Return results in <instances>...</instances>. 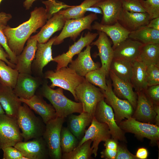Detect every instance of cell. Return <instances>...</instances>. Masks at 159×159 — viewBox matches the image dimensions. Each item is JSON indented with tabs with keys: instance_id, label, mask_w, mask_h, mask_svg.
Here are the masks:
<instances>
[{
	"instance_id": "obj_19",
	"label": "cell",
	"mask_w": 159,
	"mask_h": 159,
	"mask_svg": "<svg viewBox=\"0 0 159 159\" xmlns=\"http://www.w3.org/2000/svg\"><path fill=\"white\" fill-rule=\"evenodd\" d=\"M19 100L39 115L45 124L57 117L55 110L52 104L47 103L39 94H35L29 99L19 98Z\"/></svg>"
},
{
	"instance_id": "obj_32",
	"label": "cell",
	"mask_w": 159,
	"mask_h": 159,
	"mask_svg": "<svg viewBox=\"0 0 159 159\" xmlns=\"http://www.w3.org/2000/svg\"><path fill=\"white\" fill-rule=\"evenodd\" d=\"M137 60L147 67L159 66V44L143 45Z\"/></svg>"
},
{
	"instance_id": "obj_22",
	"label": "cell",
	"mask_w": 159,
	"mask_h": 159,
	"mask_svg": "<svg viewBox=\"0 0 159 159\" xmlns=\"http://www.w3.org/2000/svg\"><path fill=\"white\" fill-rule=\"evenodd\" d=\"M92 6H97L101 9L103 16L100 23L106 25L117 22L123 10L122 0H101Z\"/></svg>"
},
{
	"instance_id": "obj_35",
	"label": "cell",
	"mask_w": 159,
	"mask_h": 159,
	"mask_svg": "<svg viewBox=\"0 0 159 159\" xmlns=\"http://www.w3.org/2000/svg\"><path fill=\"white\" fill-rule=\"evenodd\" d=\"M19 73L15 69L0 60V84L12 88L15 87Z\"/></svg>"
},
{
	"instance_id": "obj_14",
	"label": "cell",
	"mask_w": 159,
	"mask_h": 159,
	"mask_svg": "<svg viewBox=\"0 0 159 159\" xmlns=\"http://www.w3.org/2000/svg\"><path fill=\"white\" fill-rule=\"evenodd\" d=\"M57 37H52L45 43H37L31 67L32 74L33 73L35 76L43 77V68L50 62L53 61L52 48Z\"/></svg>"
},
{
	"instance_id": "obj_21",
	"label": "cell",
	"mask_w": 159,
	"mask_h": 159,
	"mask_svg": "<svg viewBox=\"0 0 159 159\" xmlns=\"http://www.w3.org/2000/svg\"><path fill=\"white\" fill-rule=\"evenodd\" d=\"M91 48L90 45L87 46L75 59L69 63V67L81 77H84L88 72L100 68V63L94 62L91 58Z\"/></svg>"
},
{
	"instance_id": "obj_17",
	"label": "cell",
	"mask_w": 159,
	"mask_h": 159,
	"mask_svg": "<svg viewBox=\"0 0 159 159\" xmlns=\"http://www.w3.org/2000/svg\"><path fill=\"white\" fill-rule=\"evenodd\" d=\"M99 36L97 39L91 44L97 46L98 50L97 55L99 56L102 65L100 69L105 73L106 76L109 75L110 66L113 59V49L107 35L104 32L97 31Z\"/></svg>"
},
{
	"instance_id": "obj_15",
	"label": "cell",
	"mask_w": 159,
	"mask_h": 159,
	"mask_svg": "<svg viewBox=\"0 0 159 159\" xmlns=\"http://www.w3.org/2000/svg\"><path fill=\"white\" fill-rule=\"evenodd\" d=\"M43 82L42 78L26 73H19L13 91L19 97L30 99L35 94L36 91Z\"/></svg>"
},
{
	"instance_id": "obj_12",
	"label": "cell",
	"mask_w": 159,
	"mask_h": 159,
	"mask_svg": "<svg viewBox=\"0 0 159 159\" xmlns=\"http://www.w3.org/2000/svg\"><path fill=\"white\" fill-rule=\"evenodd\" d=\"M98 33H92L88 32L84 37L83 34L77 41L69 47L68 50L53 58V62L57 63L56 69L67 67L72 60L73 57L78 54L82 49L88 45H90L98 35Z\"/></svg>"
},
{
	"instance_id": "obj_20",
	"label": "cell",
	"mask_w": 159,
	"mask_h": 159,
	"mask_svg": "<svg viewBox=\"0 0 159 159\" xmlns=\"http://www.w3.org/2000/svg\"><path fill=\"white\" fill-rule=\"evenodd\" d=\"M143 44L128 38L113 49V59L132 62L137 60Z\"/></svg>"
},
{
	"instance_id": "obj_39",
	"label": "cell",
	"mask_w": 159,
	"mask_h": 159,
	"mask_svg": "<svg viewBox=\"0 0 159 159\" xmlns=\"http://www.w3.org/2000/svg\"><path fill=\"white\" fill-rule=\"evenodd\" d=\"M45 6L47 19L51 18L55 13L60 11L63 9L71 7L73 6L67 5L63 2L55 0H48L42 1Z\"/></svg>"
},
{
	"instance_id": "obj_30",
	"label": "cell",
	"mask_w": 159,
	"mask_h": 159,
	"mask_svg": "<svg viewBox=\"0 0 159 159\" xmlns=\"http://www.w3.org/2000/svg\"><path fill=\"white\" fill-rule=\"evenodd\" d=\"M128 38L143 45L159 44V30L144 26L130 32Z\"/></svg>"
},
{
	"instance_id": "obj_28",
	"label": "cell",
	"mask_w": 159,
	"mask_h": 159,
	"mask_svg": "<svg viewBox=\"0 0 159 159\" xmlns=\"http://www.w3.org/2000/svg\"><path fill=\"white\" fill-rule=\"evenodd\" d=\"M137 93V104L134 118L145 122L151 121L155 120L156 114L154 109V104L144 92L141 91Z\"/></svg>"
},
{
	"instance_id": "obj_37",
	"label": "cell",
	"mask_w": 159,
	"mask_h": 159,
	"mask_svg": "<svg viewBox=\"0 0 159 159\" xmlns=\"http://www.w3.org/2000/svg\"><path fill=\"white\" fill-rule=\"evenodd\" d=\"M92 141L89 140L81 145L76 147L71 152L63 153L62 158L63 159H89L91 158L92 150L91 146Z\"/></svg>"
},
{
	"instance_id": "obj_36",
	"label": "cell",
	"mask_w": 159,
	"mask_h": 159,
	"mask_svg": "<svg viewBox=\"0 0 159 159\" xmlns=\"http://www.w3.org/2000/svg\"><path fill=\"white\" fill-rule=\"evenodd\" d=\"M79 142L67 127H62L60 134V146L62 154L72 151L77 147Z\"/></svg>"
},
{
	"instance_id": "obj_46",
	"label": "cell",
	"mask_w": 159,
	"mask_h": 159,
	"mask_svg": "<svg viewBox=\"0 0 159 159\" xmlns=\"http://www.w3.org/2000/svg\"><path fill=\"white\" fill-rule=\"evenodd\" d=\"M116 159H136L135 155L131 153L126 148L121 146H118Z\"/></svg>"
},
{
	"instance_id": "obj_43",
	"label": "cell",
	"mask_w": 159,
	"mask_h": 159,
	"mask_svg": "<svg viewBox=\"0 0 159 159\" xmlns=\"http://www.w3.org/2000/svg\"><path fill=\"white\" fill-rule=\"evenodd\" d=\"M123 9L132 12H146L140 0H122Z\"/></svg>"
},
{
	"instance_id": "obj_4",
	"label": "cell",
	"mask_w": 159,
	"mask_h": 159,
	"mask_svg": "<svg viewBox=\"0 0 159 159\" xmlns=\"http://www.w3.org/2000/svg\"><path fill=\"white\" fill-rule=\"evenodd\" d=\"M45 78L49 79L52 88L59 87L69 91L75 100L78 101L75 90L76 87L85 79L84 77L78 75L74 70L66 67L54 70L47 71L44 75Z\"/></svg>"
},
{
	"instance_id": "obj_23",
	"label": "cell",
	"mask_w": 159,
	"mask_h": 159,
	"mask_svg": "<svg viewBox=\"0 0 159 159\" xmlns=\"http://www.w3.org/2000/svg\"><path fill=\"white\" fill-rule=\"evenodd\" d=\"M22 103L12 88L0 84V103L5 114L16 118Z\"/></svg>"
},
{
	"instance_id": "obj_38",
	"label": "cell",
	"mask_w": 159,
	"mask_h": 159,
	"mask_svg": "<svg viewBox=\"0 0 159 159\" xmlns=\"http://www.w3.org/2000/svg\"><path fill=\"white\" fill-rule=\"evenodd\" d=\"M85 80L92 84L96 86L102 90L106 91L108 89L106 75L100 67L88 72L85 76Z\"/></svg>"
},
{
	"instance_id": "obj_2",
	"label": "cell",
	"mask_w": 159,
	"mask_h": 159,
	"mask_svg": "<svg viewBox=\"0 0 159 159\" xmlns=\"http://www.w3.org/2000/svg\"><path fill=\"white\" fill-rule=\"evenodd\" d=\"M38 94L50 102L55 110L57 117L64 118L71 114L80 113L83 111L81 103L73 101L67 98L64 95L62 88L59 87L56 89L51 88L47 81L43 82Z\"/></svg>"
},
{
	"instance_id": "obj_48",
	"label": "cell",
	"mask_w": 159,
	"mask_h": 159,
	"mask_svg": "<svg viewBox=\"0 0 159 159\" xmlns=\"http://www.w3.org/2000/svg\"><path fill=\"white\" fill-rule=\"evenodd\" d=\"M8 58L9 59L8 54L3 49V48L0 44V60L4 62L8 66L15 69L16 64L11 63L9 61V60L8 59Z\"/></svg>"
},
{
	"instance_id": "obj_24",
	"label": "cell",
	"mask_w": 159,
	"mask_h": 159,
	"mask_svg": "<svg viewBox=\"0 0 159 159\" xmlns=\"http://www.w3.org/2000/svg\"><path fill=\"white\" fill-rule=\"evenodd\" d=\"M109 75L112 82V90L115 95L120 99L128 100L135 109L137 104V97L133 90L131 83L120 79L110 70Z\"/></svg>"
},
{
	"instance_id": "obj_16",
	"label": "cell",
	"mask_w": 159,
	"mask_h": 159,
	"mask_svg": "<svg viewBox=\"0 0 159 159\" xmlns=\"http://www.w3.org/2000/svg\"><path fill=\"white\" fill-rule=\"evenodd\" d=\"M28 159H47L49 158L45 141L42 137L32 140L18 142L14 146Z\"/></svg>"
},
{
	"instance_id": "obj_52",
	"label": "cell",
	"mask_w": 159,
	"mask_h": 159,
	"mask_svg": "<svg viewBox=\"0 0 159 159\" xmlns=\"http://www.w3.org/2000/svg\"><path fill=\"white\" fill-rule=\"evenodd\" d=\"M147 26L149 27L159 30V17L151 20Z\"/></svg>"
},
{
	"instance_id": "obj_47",
	"label": "cell",
	"mask_w": 159,
	"mask_h": 159,
	"mask_svg": "<svg viewBox=\"0 0 159 159\" xmlns=\"http://www.w3.org/2000/svg\"><path fill=\"white\" fill-rule=\"evenodd\" d=\"M117 153V149H111L106 148L101 152V157L109 159H115Z\"/></svg>"
},
{
	"instance_id": "obj_44",
	"label": "cell",
	"mask_w": 159,
	"mask_h": 159,
	"mask_svg": "<svg viewBox=\"0 0 159 159\" xmlns=\"http://www.w3.org/2000/svg\"><path fill=\"white\" fill-rule=\"evenodd\" d=\"M1 149L3 152V159H28L14 146L6 147Z\"/></svg>"
},
{
	"instance_id": "obj_29",
	"label": "cell",
	"mask_w": 159,
	"mask_h": 159,
	"mask_svg": "<svg viewBox=\"0 0 159 159\" xmlns=\"http://www.w3.org/2000/svg\"><path fill=\"white\" fill-rule=\"evenodd\" d=\"M92 117L88 113L82 111L78 115H69L67 128L80 141L83 137L86 127L91 123Z\"/></svg>"
},
{
	"instance_id": "obj_42",
	"label": "cell",
	"mask_w": 159,
	"mask_h": 159,
	"mask_svg": "<svg viewBox=\"0 0 159 159\" xmlns=\"http://www.w3.org/2000/svg\"><path fill=\"white\" fill-rule=\"evenodd\" d=\"M146 79L148 87L159 85V66L147 67Z\"/></svg>"
},
{
	"instance_id": "obj_8",
	"label": "cell",
	"mask_w": 159,
	"mask_h": 159,
	"mask_svg": "<svg viewBox=\"0 0 159 159\" xmlns=\"http://www.w3.org/2000/svg\"><path fill=\"white\" fill-rule=\"evenodd\" d=\"M23 140L16 118L5 114L0 115V149L14 147Z\"/></svg>"
},
{
	"instance_id": "obj_10",
	"label": "cell",
	"mask_w": 159,
	"mask_h": 159,
	"mask_svg": "<svg viewBox=\"0 0 159 159\" xmlns=\"http://www.w3.org/2000/svg\"><path fill=\"white\" fill-rule=\"evenodd\" d=\"M94 117L99 122L107 125L113 139L116 140H125L123 132L116 123L112 107L107 104L104 99L97 104Z\"/></svg>"
},
{
	"instance_id": "obj_9",
	"label": "cell",
	"mask_w": 159,
	"mask_h": 159,
	"mask_svg": "<svg viewBox=\"0 0 159 159\" xmlns=\"http://www.w3.org/2000/svg\"><path fill=\"white\" fill-rule=\"evenodd\" d=\"M84 134L77 147H79L87 140H91L93 142L91 147L92 154H94L95 157L97 155L100 143L101 141L105 142L110 138L111 136L107 125L105 123L99 122L94 117H93L89 128L85 130Z\"/></svg>"
},
{
	"instance_id": "obj_18",
	"label": "cell",
	"mask_w": 159,
	"mask_h": 159,
	"mask_svg": "<svg viewBox=\"0 0 159 159\" xmlns=\"http://www.w3.org/2000/svg\"><path fill=\"white\" fill-rule=\"evenodd\" d=\"M37 43L36 35L30 37L21 53L16 56L17 63L15 69L19 73L32 74V64L35 57Z\"/></svg>"
},
{
	"instance_id": "obj_33",
	"label": "cell",
	"mask_w": 159,
	"mask_h": 159,
	"mask_svg": "<svg viewBox=\"0 0 159 159\" xmlns=\"http://www.w3.org/2000/svg\"><path fill=\"white\" fill-rule=\"evenodd\" d=\"M132 69V62L115 59L112 60L110 68L119 78L129 82H131Z\"/></svg>"
},
{
	"instance_id": "obj_45",
	"label": "cell",
	"mask_w": 159,
	"mask_h": 159,
	"mask_svg": "<svg viewBox=\"0 0 159 159\" xmlns=\"http://www.w3.org/2000/svg\"><path fill=\"white\" fill-rule=\"evenodd\" d=\"M145 92L147 97L153 104L158 105L159 101V85L148 86Z\"/></svg>"
},
{
	"instance_id": "obj_50",
	"label": "cell",
	"mask_w": 159,
	"mask_h": 159,
	"mask_svg": "<svg viewBox=\"0 0 159 159\" xmlns=\"http://www.w3.org/2000/svg\"><path fill=\"white\" fill-rule=\"evenodd\" d=\"M148 155V152L147 149L141 148L138 150L135 156L138 159H145L147 158Z\"/></svg>"
},
{
	"instance_id": "obj_34",
	"label": "cell",
	"mask_w": 159,
	"mask_h": 159,
	"mask_svg": "<svg viewBox=\"0 0 159 159\" xmlns=\"http://www.w3.org/2000/svg\"><path fill=\"white\" fill-rule=\"evenodd\" d=\"M101 0H85L79 5L73 6L59 12L63 16L66 20L82 18L85 16L86 9L92 6Z\"/></svg>"
},
{
	"instance_id": "obj_55",
	"label": "cell",
	"mask_w": 159,
	"mask_h": 159,
	"mask_svg": "<svg viewBox=\"0 0 159 159\" xmlns=\"http://www.w3.org/2000/svg\"><path fill=\"white\" fill-rule=\"evenodd\" d=\"M36 0H25L23 3V6L26 9H29L32 6L33 2Z\"/></svg>"
},
{
	"instance_id": "obj_13",
	"label": "cell",
	"mask_w": 159,
	"mask_h": 159,
	"mask_svg": "<svg viewBox=\"0 0 159 159\" xmlns=\"http://www.w3.org/2000/svg\"><path fill=\"white\" fill-rule=\"evenodd\" d=\"M106 82L107 90H102L106 100L114 111L115 120L120 122L125 118L128 119L131 117L133 109L131 104L128 100L117 96L113 92L110 81L106 80Z\"/></svg>"
},
{
	"instance_id": "obj_57",
	"label": "cell",
	"mask_w": 159,
	"mask_h": 159,
	"mask_svg": "<svg viewBox=\"0 0 159 159\" xmlns=\"http://www.w3.org/2000/svg\"><path fill=\"white\" fill-rule=\"evenodd\" d=\"M3 0H0V4L1 2Z\"/></svg>"
},
{
	"instance_id": "obj_31",
	"label": "cell",
	"mask_w": 159,
	"mask_h": 159,
	"mask_svg": "<svg viewBox=\"0 0 159 159\" xmlns=\"http://www.w3.org/2000/svg\"><path fill=\"white\" fill-rule=\"evenodd\" d=\"M132 74L131 82L136 92H145L147 89L146 66L136 60L132 62Z\"/></svg>"
},
{
	"instance_id": "obj_51",
	"label": "cell",
	"mask_w": 159,
	"mask_h": 159,
	"mask_svg": "<svg viewBox=\"0 0 159 159\" xmlns=\"http://www.w3.org/2000/svg\"><path fill=\"white\" fill-rule=\"evenodd\" d=\"M11 18L12 16L10 14L4 12H0V23L7 25L8 21Z\"/></svg>"
},
{
	"instance_id": "obj_11",
	"label": "cell",
	"mask_w": 159,
	"mask_h": 159,
	"mask_svg": "<svg viewBox=\"0 0 159 159\" xmlns=\"http://www.w3.org/2000/svg\"><path fill=\"white\" fill-rule=\"evenodd\" d=\"M120 125L121 127L127 132L141 138H147L153 143H156L159 140V127L157 125L141 122L132 117Z\"/></svg>"
},
{
	"instance_id": "obj_49",
	"label": "cell",
	"mask_w": 159,
	"mask_h": 159,
	"mask_svg": "<svg viewBox=\"0 0 159 159\" xmlns=\"http://www.w3.org/2000/svg\"><path fill=\"white\" fill-rule=\"evenodd\" d=\"M104 145L106 148L111 149H117L118 145L116 140L110 138L105 141Z\"/></svg>"
},
{
	"instance_id": "obj_27",
	"label": "cell",
	"mask_w": 159,
	"mask_h": 159,
	"mask_svg": "<svg viewBox=\"0 0 159 159\" xmlns=\"http://www.w3.org/2000/svg\"><path fill=\"white\" fill-rule=\"evenodd\" d=\"M66 21L59 11L54 14L36 34L38 43L47 42L54 33L62 29Z\"/></svg>"
},
{
	"instance_id": "obj_1",
	"label": "cell",
	"mask_w": 159,
	"mask_h": 159,
	"mask_svg": "<svg viewBox=\"0 0 159 159\" xmlns=\"http://www.w3.org/2000/svg\"><path fill=\"white\" fill-rule=\"evenodd\" d=\"M45 9L36 7L30 12L29 19L15 28L6 26L3 32L6 37L8 46L16 56L22 52L24 44L31 35L42 27L47 21Z\"/></svg>"
},
{
	"instance_id": "obj_7",
	"label": "cell",
	"mask_w": 159,
	"mask_h": 159,
	"mask_svg": "<svg viewBox=\"0 0 159 159\" xmlns=\"http://www.w3.org/2000/svg\"><path fill=\"white\" fill-rule=\"evenodd\" d=\"M97 19V14L91 13L82 18L67 20L62 31L57 36L53 45L59 44L68 37L75 41L83 30L87 29L91 31L92 22Z\"/></svg>"
},
{
	"instance_id": "obj_26",
	"label": "cell",
	"mask_w": 159,
	"mask_h": 159,
	"mask_svg": "<svg viewBox=\"0 0 159 159\" xmlns=\"http://www.w3.org/2000/svg\"><path fill=\"white\" fill-rule=\"evenodd\" d=\"M92 29L105 33L111 39L113 44V49L128 38L130 32L117 21L111 25H104L95 21L92 25Z\"/></svg>"
},
{
	"instance_id": "obj_53",
	"label": "cell",
	"mask_w": 159,
	"mask_h": 159,
	"mask_svg": "<svg viewBox=\"0 0 159 159\" xmlns=\"http://www.w3.org/2000/svg\"><path fill=\"white\" fill-rule=\"evenodd\" d=\"M86 12L87 11H91L95 14H103L102 11L101 9L97 6H91L86 9L85 10Z\"/></svg>"
},
{
	"instance_id": "obj_5",
	"label": "cell",
	"mask_w": 159,
	"mask_h": 159,
	"mask_svg": "<svg viewBox=\"0 0 159 159\" xmlns=\"http://www.w3.org/2000/svg\"><path fill=\"white\" fill-rule=\"evenodd\" d=\"M75 92L78 101L82 105L83 111L88 113L93 118L97 104L105 98L102 90L85 79L76 87Z\"/></svg>"
},
{
	"instance_id": "obj_41",
	"label": "cell",
	"mask_w": 159,
	"mask_h": 159,
	"mask_svg": "<svg viewBox=\"0 0 159 159\" xmlns=\"http://www.w3.org/2000/svg\"><path fill=\"white\" fill-rule=\"evenodd\" d=\"M6 26V24H4L0 23V44L8 54L9 61L16 65L17 63V57L10 49L7 38L3 32V30Z\"/></svg>"
},
{
	"instance_id": "obj_54",
	"label": "cell",
	"mask_w": 159,
	"mask_h": 159,
	"mask_svg": "<svg viewBox=\"0 0 159 159\" xmlns=\"http://www.w3.org/2000/svg\"><path fill=\"white\" fill-rule=\"evenodd\" d=\"M154 107L156 115L155 120L157 125H159V107L158 105L154 104Z\"/></svg>"
},
{
	"instance_id": "obj_40",
	"label": "cell",
	"mask_w": 159,
	"mask_h": 159,
	"mask_svg": "<svg viewBox=\"0 0 159 159\" xmlns=\"http://www.w3.org/2000/svg\"><path fill=\"white\" fill-rule=\"evenodd\" d=\"M145 12L150 19L159 17V0H140Z\"/></svg>"
},
{
	"instance_id": "obj_25",
	"label": "cell",
	"mask_w": 159,
	"mask_h": 159,
	"mask_svg": "<svg viewBox=\"0 0 159 159\" xmlns=\"http://www.w3.org/2000/svg\"><path fill=\"white\" fill-rule=\"evenodd\" d=\"M151 20L146 12H132L123 10L118 21L130 32L147 26Z\"/></svg>"
},
{
	"instance_id": "obj_3",
	"label": "cell",
	"mask_w": 159,
	"mask_h": 159,
	"mask_svg": "<svg viewBox=\"0 0 159 159\" xmlns=\"http://www.w3.org/2000/svg\"><path fill=\"white\" fill-rule=\"evenodd\" d=\"M23 103L19 109L16 119L24 141L42 137L46 124L41 118L37 117L26 104Z\"/></svg>"
},
{
	"instance_id": "obj_6",
	"label": "cell",
	"mask_w": 159,
	"mask_h": 159,
	"mask_svg": "<svg viewBox=\"0 0 159 159\" xmlns=\"http://www.w3.org/2000/svg\"><path fill=\"white\" fill-rule=\"evenodd\" d=\"M64 118L57 117L46 124L42 137L47 148L49 158L61 159L62 152L60 146V134Z\"/></svg>"
},
{
	"instance_id": "obj_56",
	"label": "cell",
	"mask_w": 159,
	"mask_h": 159,
	"mask_svg": "<svg viewBox=\"0 0 159 159\" xmlns=\"http://www.w3.org/2000/svg\"><path fill=\"white\" fill-rule=\"evenodd\" d=\"M5 114V112L0 103V115Z\"/></svg>"
}]
</instances>
